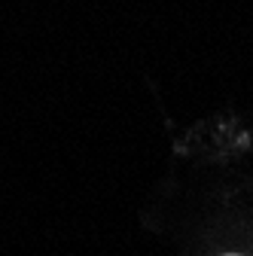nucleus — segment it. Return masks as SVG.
I'll return each instance as SVG.
<instances>
[{
	"label": "nucleus",
	"mask_w": 253,
	"mask_h": 256,
	"mask_svg": "<svg viewBox=\"0 0 253 256\" xmlns=\"http://www.w3.org/2000/svg\"><path fill=\"white\" fill-rule=\"evenodd\" d=\"M229 256H235V253H229Z\"/></svg>",
	"instance_id": "obj_1"
}]
</instances>
